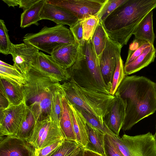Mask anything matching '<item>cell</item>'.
Returning a JSON list of instances; mask_svg holds the SVG:
<instances>
[{
  "mask_svg": "<svg viewBox=\"0 0 156 156\" xmlns=\"http://www.w3.org/2000/svg\"><path fill=\"white\" fill-rule=\"evenodd\" d=\"M61 86L70 103L101 119H103L115 98L110 94L81 87L72 78Z\"/></svg>",
  "mask_w": 156,
  "mask_h": 156,
  "instance_id": "5b68a950",
  "label": "cell"
},
{
  "mask_svg": "<svg viewBox=\"0 0 156 156\" xmlns=\"http://www.w3.org/2000/svg\"><path fill=\"white\" fill-rule=\"evenodd\" d=\"M40 16L41 20H49L57 24L67 25L70 28L75 25L79 20L69 11L45 1Z\"/></svg>",
  "mask_w": 156,
  "mask_h": 156,
  "instance_id": "2e32d148",
  "label": "cell"
},
{
  "mask_svg": "<svg viewBox=\"0 0 156 156\" xmlns=\"http://www.w3.org/2000/svg\"><path fill=\"white\" fill-rule=\"evenodd\" d=\"M109 136L124 156H156V143L150 132L134 136L125 134L121 137Z\"/></svg>",
  "mask_w": 156,
  "mask_h": 156,
  "instance_id": "52a82bcc",
  "label": "cell"
},
{
  "mask_svg": "<svg viewBox=\"0 0 156 156\" xmlns=\"http://www.w3.org/2000/svg\"><path fill=\"white\" fill-rule=\"evenodd\" d=\"M107 0H45L69 11L79 20L97 15Z\"/></svg>",
  "mask_w": 156,
  "mask_h": 156,
  "instance_id": "9c48e42d",
  "label": "cell"
},
{
  "mask_svg": "<svg viewBox=\"0 0 156 156\" xmlns=\"http://www.w3.org/2000/svg\"><path fill=\"white\" fill-rule=\"evenodd\" d=\"M27 109L24 99L18 105H11L6 109L0 110V136H11L16 134Z\"/></svg>",
  "mask_w": 156,
  "mask_h": 156,
  "instance_id": "8fae6325",
  "label": "cell"
},
{
  "mask_svg": "<svg viewBox=\"0 0 156 156\" xmlns=\"http://www.w3.org/2000/svg\"><path fill=\"white\" fill-rule=\"evenodd\" d=\"M124 67L123 62L121 57L118 62L113 77L112 86L109 91V94L111 95H114L126 76Z\"/></svg>",
  "mask_w": 156,
  "mask_h": 156,
  "instance_id": "1f68e13d",
  "label": "cell"
},
{
  "mask_svg": "<svg viewBox=\"0 0 156 156\" xmlns=\"http://www.w3.org/2000/svg\"><path fill=\"white\" fill-rule=\"evenodd\" d=\"M11 105L7 97L3 92L0 90V110L6 109Z\"/></svg>",
  "mask_w": 156,
  "mask_h": 156,
  "instance_id": "f35d334b",
  "label": "cell"
},
{
  "mask_svg": "<svg viewBox=\"0 0 156 156\" xmlns=\"http://www.w3.org/2000/svg\"><path fill=\"white\" fill-rule=\"evenodd\" d=\"M104 149L106 156H124L108 134L104 136Z\"/></svg>",
  "mask_w": 156,
  "mask_h": 156,
  "instance_id": "d590c367",
  "label": "cell"
},
{
  "mask_svg": "<svg viewBox=\"0 0 156 156\" xmlns=\"http://www.w3.org/2000/svg\"><path fill=\"white\" fill-rule=\"evenodd\" d=\"M62 112L59 126L65 139L76 142L68 100L64 92L61 98Z\"/></svg>",
  "mask_w": 156,
  "mask_h": 156,
  "instance_id": "44dd1931",
  "label": "cell"
},
{
  "mask_svg": "<svg viewBox=\"0 0 156 156\" xmlns=\"http://www.w3.org/2000/svg\"><path fill=\"white\" fill-rule=\"evenodd\" d=\"M0 156H34L35 148L15 135L0 136Z\"/></svg>",
  "mask_w": 156,
  "mask_h": 156,
  "instance_id": "9a60e30c",
  "label": "cell"
},
{
  "mask_svg": "<svg viewBox=\"0 0 156 156\" xmlns=\"http://www.w3.org/2000/svg\"><path fill=\"white\" fill-rule=\"evenodd\" d=\"M151 45L147 41H133L129 45L127 57L124 66L133 62L143 52L146 48Z\"/></svg>",
  "mask_w": 156,
  "mask_h": 156,
  "instance_id": "f546056e",
  "label": "cell"
},
{
  "mask_svg": "<svg viewBox=\"0 0 156 156\" xmlns=\"http://www.w3.org/2000/svg\"><path fill=\"white\" fill-rule=\"evenodd\" d=\"M62 139L65 138L60 126L50 117L36 122L32 133L27 141L35 149H39Z\"/></svg>",
  "mask_w": 156,
  "mask_h": 156,
  "instance_id": "ba28073f",
  "label": "cell"
},
{
  "mask_svg": "<svg viewBox=\"0 0 156 156\" xmlns=\"http://www.w3.org/2000/svg\"><path fill=\"white\" fill-rule=\"evenodd\" d=\"M38 0H20L19 7L22 8L23 11L28 9Z\"/></svg>",
  "mask_w": 156,
  "mask_h": 156,
  "instance_id": "ab89813d",
  "label": "cell"
},
{
  "mask_svg": "<svg viewBox=\"0 0 156 156\" xmlns=\"http://www.w3.org/2000/svg\"><path fill=\"white\" fill-rule=\"evenodd\" d=\"M36 122L32 113L27 107L24 119L15 135L27 140L32 133Z\"/></svg>",
  "mask_w": 156,
  "mask_h": 156,
  "instance_id": "83f0119b",
  "label": "cell"
},
{
  "mask_svg": "<svg viewBox=\"0 0 156 156\" xmlns=\"http://www.w3.org/2000/svg\"><path fill=\"white\" fill-rule=\"evenodd\" d=\"M87 125L89 140L87 149L106 156L104 149L105 134L99 132L89 124L87 123Z\"/></svg>",
  "mask_w": 156,
  "mask_h": 156,
  "instance_id": "d4e9b609",
  "label": "cell"
},
{
  "mask_svg": "<svg viewBox=\"0 0 156 156\" xmlns=\"http://www.w3.org/2000/svg\"><path fill=\"white\" fill-rule=\"evenodd\" d=\"M0 78L14 82L23 87L26 83V77L17 70L13 66L0 61Z\"/></svg>",
  "mask_w": 156,
  "mask_h": 156,
  "instance_id": "cb8c5ba5",
  "label": "cell"
},
{
  "mask_svg": "<svg viewBox=\"0 0 156 156\" xmlns=\"http://www.w3.org/2000/svg\"><path fill=\"white\" fill-rule=\"evenodd\" d=\"M156 50L153 44L146 48L143 52L129 64L124 66L126 76L136 73L154 61Z\"/></svg>",
  "mask_w": 156,
  "mask_h": 156,
  "instance_id": "d6986e66",
  "label": "cell"
},
{
  "mask_svg": "<svg viewBox=\"0 0 156 156\" xmlns=\"http://www.w3.org/2000/svg\"><path fill=\"white\" fill-rule=\"evenodd\" d=\"M156 8V0H127L101 22L108 37L123 47L142 20Z\"/></svg>",
  "mask_w": 156,
  "mask_h": 156,
  "instance_id": "7a4b0ae2",
  "label": "cell"
},
{
  "mask_svg": "<svg viewBox=\"0 0 156 156\" xmlns=\"http://www.w3.org/2000/svg\"><path fill=\"white\" fill-rule=\"evenodd\" d=\"M74 106L83 115L87 123L105 134L115 135L108 127L103 119H99L94 115L87 112L82 108Z\"/></svg>",
  "mask_w": 156,
  "mask_h": 156,
  "instance_id": "f1b7e54d",
  "label": "cell"
},
{
  "mask_svg": "<svg viewBox=\"0 0 156 156\" xmlns=\"http://www.w3.org/2000/svg\"><path fill=\"white\" fill-rule=\"evenodd\" d=\"M127 0H107L98 15L102 22L112 12Z\"/></svg>",
  "mask_w": 156,
  "mask_h": 156,
  "instance_id": "e575fe53",
  "label": "cell"
},
{
  "mask_svg": "<svg viewBox=\"0 0 156 156\" xmlns=\"http://www.w3.org/2000/svg\"><path fill=\"white\" fill-rule=\"evenodd\" d=\"M39 52L37 48L29 44H15L12 43L9 54L12 57L13 66L26 77Z\"/></svg>",
  "mask_w": 156,
  "mask_h": 156,
  "instance_id": "7c38bea8",
  "label": "cell"
},
{
  "mask_svg": "<svg viewBox=\"0 0 156 156\" xmlns=\"http://www.w3.org/2000/svg\"><path fill=\"white\" fill-rule=\"evenodd\" d=\"M84 149V148L80 146L73 152L67 156H83Z\"/></svg>",
  "mask_w": 156,
  "mask_h": 156,
  "instance_id": "b9f144b4",
  "label": "cell"
},
{
  "mask_svg": "<svg viewBox=\"0 0 156 156\" xmlns=\"http://www.w3.org/2000/svg\"><path fill=\"white\" fill-rule=\"evenodd\" d=\"M0 90L6 95L11 105H18L25 99L23 87L6 79L0 78Z\"/></svg>",
  "mask_w": 156,
  "mask_h": 156,
  "instance_id": "7402d4cb",
  "label": "cell"
},
{
  "mask_svg": "<svg viewBox=\"0 0 156 156\" xmlns=\"http://www.w3.org/2000/svg\"><path fill=\"white\" fill-rule=\"evenodd\" d=\"M9 7L19 5L20 0H2Z\"/></svg>",
  "mask_w": 156,
  "mask_h": 156,
  "instance_id": "7bdbcfd3",
  "label": "cell"
},
{
  "mask_svg": "<svg viewBox=\"0 0 156 156\" xmlns=\"http://www.w3.org/2000/svg\"><path fill=\"white\" fill-rule=\"evenodd\" d=\"M23 41L50 55L58 47L76 42L70 30L62 24L51 27L45 26L38 33H27Z\"/></svg>",
  "mask_w": 156,
  "mask_h": 156,
  "instance_id": "8992f818",
  "label": "cell"
},
{
  "mask_svg": "<svg viewBox=\"0 0 156 156\" xmlns=\"http://www.w3.org/2000/svg\"><path fill=\"white\" fill-rule=\"evenodd\" d=\"M153 137L155 140L156 144V131L154 135H153Z\"/></svg>",
  "mask_w": 156,
  "mask_h": 156,
  "instance_id": "ee69618b",
  "label": "cell"
},
{
  "mask_svg": "<svg viewBox=\"0 0 156 156\" xmlns=\"http://www.w3.org/2000/svg\"><path fill=\"white\" fill-rule=\"evenodd\" d=\"M99 21L97 15L92 16L82 20L83 38L85 41L91 40Z\"/></svg>",
  "mask_w": 156,
  "mask_h": 156,
  "instance_id": "4dcf8cb0",
  "label": "cell"
},
{
  "mask_svg": "<svg viewBox=\"0 0 156 156\" xmlns=\"http://www.w3.org/2000/svg\"><path fill=\"white\" fill-rule=\"evenodd\" d=\"M108 38L102 22L100 21L91 39L93 48L98 58L105 48Z\"/></svg>",
  "mask_w": 156,
  "mask_h": 156,
  "instance_id": "484cf974",
  "label": "cell"
},
{
  "mask_svg": "<svg viewBox=\"0 0 156 156\" xmlns=\"http://www.w3.org/2000/svg\"><path fill=\"white\" fill-rule=\"evenodd\" d=\"M80 146L76 141L64 139L51 156H67Z\"/></svg>",
  "mask_w": 156,
  "mask_h": 156,
  "instance_id": "836d02e7",
  "label": "cell"
},
{
  "mask_svg": "<svg viewBox=\"0 0 156 156\" xmlns=\"http://www.w3.org/2000/svg\"></svg>",
  "mask_w": 156,
  "mask_h": 156,
  "instance_id": "f6af8a7d",
  "label": "cell"
},
{
  "mask_svg": "<svg viewBox=\"0 0 156 156\" xmlns=\"http://www.w3.org/2000/svg\"><path fill=\"white\" fill-rule=\"evenodd\" d=\"M8 30L3 20H0V52L7 55L9 54L11 42L8 34Z\"/></svg>",
  "mask_w": 156,
  "mask_h": 156,
  "instance_id": "d6a6232c",
  "label": "cell"
},
{
  "mask_svg": "<svg viewBox=\"0 0 156 156\" xmlns=\"http://www.w3.org/2000/svg\"><path fill=\"white\" fill-rule=\"evenodd\" d=\"M65 139H60L44 148L35 149L34 156H51L61 144Z\"/></svg>",
  "mask_w": 156,
  "mask_h": 156,
  "instance_id": "8d00e7d4",
  "label": "cell"
},
{
  "mask_svg": "<svg viewBox=\"0 0 156 156\" xmlns=\"http://www.w3.org/2000/svg\"><path fill=\"white\" fill-rule=\"evenodd\" d=\"M117 91L126 103L124 131L156 111V84L148 78L126 76Z\"/></svg>",
  "mask_w": 156,
  "mask_h": 156,
  "instance_id": "6da1fadb",
  "label": "cell"
},
{
  "mask_svg": "<svg viewBox=\"0 0 156 156\" xmlns=\"http://www.w3.org/2000/svg\"><path fill=\"white\" fill-rule=\"evenodd\" d=\"M45 0H38L30 7L23 11L20 16V27L24 28L32 24L38 26L41 20L40 15Z\"/></svg>",
  "mask_w": 156,
  "mask_h": 156,
  "instance_id": "603a6c76",
  "label": "cell"
},
{
  "mask_svg": "<svg viewBox=\"0 0 156 156\" xmlns=\"http://www.w3.org/2000/svg\"><path fill=\"white\" fill-rule=\"evenodd\" d=\"M32 69L59 81L68 80L71 76L67 69L58 66L51 56L39 51L32 64Z\"/></svg>",
  "mask_w": 156,
  "mask_h": 156,
  "instance_id": "4fadbf2b",
  "label": "cell"
},
{
  "mask_svg": "<svg viewBox=\"0 0 156 156\" xmlns=\"http://www.w3.org/2000/svg\"><path fill=\"white\" fill-rule=\"evenodd\" d=\"M68 101L76 142L84 149H87L89 140L86 120L82 114L77 108Z\"/></svg>",
  "mask_w": 156,
  "mask_h": 156,
  "instance_id": "ac0fdd59",
  "label": "cell"
},
{
  "mask_svg": "<svg viewBox=\"0 0 156 156\" xmlns=\"http://www.w3.org/2000/svg\"><path fill=\"white\" fill-rule=\"evenodd\" d=\"M79 45L76 42L61 45L55 48L51 55L53 59L64 69L71 67L77 60Z\"/></svg>",
  "mask_w": 156,
  "mask_h": 156,
  "instance_id": "e0dca14e",
  "label": "cell"
},
{
  "mask_svg": "<svg viewBox=\"0 0 156 156\" xmlns=\"http://www.w3.org/2000/svg\"><path fill=\"white\" fill-rule=\"evenodd\" d=\"M122 47L109 37L105 48L98 58L102 78L110 90L118 62L121 57Z\"/></svg>",
  "mask_w": 156,
  "mask_h": 156,
  "instance_id": "30bf717a",
  "label": "cell"
},
{
  "mask_svg": "<svg viewBox=\"0 0 156 156\" xmlns=\"http://www.w3.org/2000/svg\"><path fill=\"white\" fill-rule=\"evenodd\" d=\"M82 21V20H79L75 25L72 27L69 28V29L79 46H82L85 42L83 38Z\"/></svg>",
  "mask_w": 156,
  "mask_h": 156,
  "instance_id": "74e56055",
  "label": "cell"
},
{
  "mask_svg": "<svg viewBox=\"0 0 156 156\" xmlns=\"http://www.w3.org/2000/svg\"><path fill=\"white\" fill-rule=\"evenodd\" d=\"M153 13L152 10L140 22L133 33L135 37L134 40L145 41L154 45L155 35L153 27Z\"/></svg>",
  "mask_w": 156,
  "mask_h": 156,
  "instance_id": "ffe728a7",
  "label": "cell"
},
{
  "mask_svg": "<svg viewBox=\"0 0 156 156\" xmlns=\"http://www.w3.org/2000/svg\"><path fill=\"white\" fill-rule=\"evenodd\" d=\"M61 84L54 90L51 102L50 117L52 121L59 126V121L62 112L61 98L63 93Z\"/></svg>",
  "mask_w": 156,
  "mask_h": 156,
  "instance_id": "4316f807",
  "label": "cell"
},
{
  "mask_svg": "<svg viewBox=\"0 0 156 156\" xmlns=\"http://www.w3.org/2000/svg\"><path fill=\"white\" fill-rule=\"evenodd\" d=\"M83 156H106L94 151L87 149H84Z\"/></svg>",
  "mask_w": 156,
  "mask_h": 156,
  "instance_id": "60d3db41",
  "label": "cell"
},
{
  "mask_svg": "<svg viewBox=\"0 0 156 156\" xmlns=\"http://www.w3.org/2000/svg\"><path fill=\"white\" fill-rule=\"evenodd\" d=\"M114 96L115 98L103 120L111 131L116 136H119L125 117L126 103L118 91Z\"/></svg>",
  "mask_w": 156,
  "mask_h": 156,
  "instance_id": "5bb4252c",
  "label": "cell"
},
{
  "mask_svg": "<svg viewBox=\"0 0 156 156\" xmlns=\"http://www.w3.org/2000/svg\"><path fill=\"white\" fill-rule=\"evenodd\" d=\"M60 84L59 81L33 69L27 74L23 86L24 98L36 122L50 117L52 93Z\"/></svg>",
  "mask_w": 156,
  "mask_h": 156,
  "instance_id": "3957f363",
  "label": "cell"
},
{
  "mask_svg": "<svg viewBox=\"0 0 156 156\" xmlns=\"http://www.w3.org/2000/svg\"><path fill=\"white\" fill-rule=\"evenodd\" d=\"M81 46L84 55L79 56L68 71L71 76L79 85L99 92L110 94V89L102 78L99 60L93 48L91 40L85 41Z\"/></svg>",
  "mask_w": 156,
  "mask_h": 156,
  "instance_id": "277c9868",
  "label": "cell"
}]
</instances>
